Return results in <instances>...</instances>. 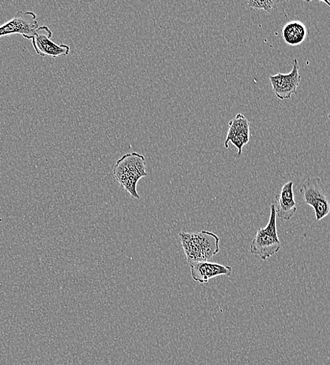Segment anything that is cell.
I'll list each match as a JSON object with an SVG mask.
<instances>
[{"mask_svg":"<svg viewBox=\"0 0 330 365\" xmlns=\"http://www.w3.org/2000/svg\"><path fill=\"white\" fill-rule=\"evenodd\" d=\"M179 238L187 258V262H208L219 252V238L215 233L202 230L197 233L181 232Z\"/></svg>","mask_w":330,"mask_h":365,"instance_id":"obj_1","label":"cell"},{"mask_svg":"<svg viewBox=\"0 0 330 365\" xmlns=\"http://www.w3.org/2000/svg\"><path fill=\"white\" fill-rule=\"evenodd\" d=\"M113 176L124 189L135 198L140 199L137 191L139 180L148 176L144 156L128 153L118 160L113 170Z\"/></svg>","mask_w":330,"mask_h":365,"instance_id":"obj_2","label":"cell"},{"mask_svg":"<svg viewBox=\"0 0 330 365\" xmlns=\"http://www.w3.org/2000/svg\"><path fill=\"white\" fill-rule=\"evenodd\" d=\"M300 193L305 204L314 208L316 221L330 215V185L318 177L303 182Z\"/></svg>","mask_w":330,"mask_h":365,"instance_id":"obj_3","label":"cell"},{"mask_svg":"<svg viewBox=\"0 0 330 365\" xmlns=\"http://www.w3.org/2000/svg\"><path fill=\"white\" fill-rule=\"evenodd\" d=\"M276 219L275 205L272 204L269 223L265 228L258 230L250 245V253L259 256L263 260H267L281 248V243L277 234Z\"/></svg>","mask_w":330,"mask_h":365,"instance_id":"obj_4","label":"cell"},{"mask_svg":"<svg viewBox=\"0 0 330 365\" xmlns=\"http://www.w3.org/2000/svg\"><path fill=\"white\" fill-rule=\"evenodd\" d=\"M39 27L34 12L18 11L11 20L0 25V38L19 34L25 39L32 40Z\"/></svg>","mask_w":330,"mask_h":365,"instance_id":"obj_5","label":"cell"},{"mask_svg":"<svg viewBox=\"0 0 330 365\" xmlns=\"http://www.w3.org/2000/svg\"><path fill=\"white\" fill-rule=\"evenodd\" d=\"M299 70L298 60L295 59L293 61L292 69L288 74L277 73L269 76L273 92L277 98L281 100H288L297 93L301 83Z\"/></svg>","mask_w":330,"mask_h":365,"instance_id":"obj_6","label":"cell"},{"mask_svg":"<svg viewBox=\"0 0 330 365\" xmlns=\"http://www.w3.org/2000/svg\"><path fill=\"white\" fill-rule=\"evenodd\" d=\"M53 32L47 26H40L33 38L32 44L36 53L42 57L57 58L70 54V47L67 44H58L52 40Z\"/></svg>","mask_w":330,"mask_h":365,"instance_id":"obj_7","label":"cell"},{"mask_svg":"<svg viewBox=\"0 0 330 365\" xmlns=\"http://www.w3.org/2000/svg\"><path fill=\"white\" fill-rule=\"evenodd\" d=\"M230 129L225 141V148H228V143L232 142L238 149V156L242 154L243 147L249 141V122L245 117L238 113L236 118L228 123Z\"/></svg>","mask_w":330,"mask_h":365,"instance_id":"obj_8","label":"cell"},{"mask_svg":"<svg viewBox=\"0 0 330 365\" xmlns=\"http://www.w3.org/2000/svg\"><path fill=\"white\" fill-rule=\"evenodd\" d=\"M190 267L193 280L202 284L208 282L211 279L218 276H230L233 273L231 267L209 262H195L190 265Z\"/></svg>","mask_w":330,"mask_h":365,"instance_id":"obj_9","label":"cell"},{"mask_svg":"<svg viewBox=\"0 0 330 365\" xmlns=\"http://www.w3.org/2000/svg\"><path fill=\"white\" fill-rule=\"evenodd\" d=\"M293 187L294 182L289 181L275 196L277 217L286 221L294 217L297 210Z\"/></svg>","mask_w":330,"mask_h":365,"instance_id":"obj_10","label":"cell"},{"mask_svg":"<svg viewBox=\"0 0 330 365\" xmlns=\"http://www.w3.org/2000/svg\"><path fill=\"white\" fill-rule=\"evenodd\" d=\"M308 36L307 26L299 21L287 23L282 30V37L288 45L294 46L300 45Z\"/></svg>","mask_w":330,"mask_h":365,"instance_id":"obj_11","label":"cell"},{"mask_svg":"<svg viewBox=\"0 0 330 365\" xmlns=\"http://www.w3.org/2000/svg\"><path fill=\"white\" fill-rule=\"evenodd\" d=\"M280 3L278 1H271V0H266V1H250L247 2L248 7L255 10H264L266 13H271L274 10L277 5Z\"/></svg>","mask_w":330,"mask_h":365,"instance_id":"obj_12","label":"cell"},{"mask_svg":"<svg viewBox=\"0 0 330 365\" xmlns=\"http://www.w3.org/2000/svg\"><path fill=\"white\" fill-rule=\"evenodd\" d=\"M328 118H329V119H330V113L329 114Z\"/></svg>","mask_w":330,"mask_h":365,"instance_id":"obj_13","label":"cell"}]
</instances>
